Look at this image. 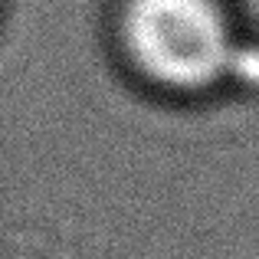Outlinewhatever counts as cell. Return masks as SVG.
I'll use <instances>...</instances> for the list:
<instances>
[{
    "label": "cell",
    "mask_w": 259,
    "mask_h": 259,
    "mask_svg": "<svg viewBox=\"0 0 259 259\" xmlns=\"http://www.w3.org/2000/svg\"><path fill=\"white\" fill-rule=\"evenodd\" d=\"M121 46L148 82L177 92L210 89L236 66L220 0H125Z\"/></svg>",
    "instance_id": "obj_1"
}]
</instances>
